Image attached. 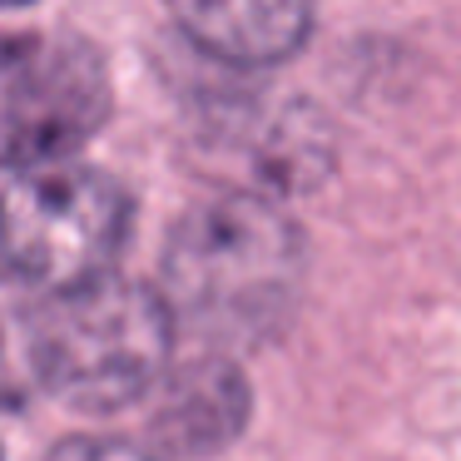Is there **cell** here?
I'll list each match as a JSON object with an SVG mask.
<instances>
[{
	"instance_id": "cell-7",
	"label": "cell",
	"mask_w": 461,
	"mask_h": 461,
	"mask_svg": "<svg viewBox=\"0 0 461 461\" xmlns=\"http://www.w3.org/2000/svg\"><path fill=\"white\" fill-rule=\"evenodd\" d=\"M31 328H35V298L25 293L21 278L0 273V407L21 402L35 387Z\"/></svg>"
},
{
	"instance_id": "cell-8",
	"label": "cell",
	"mask_w": 461,
	"mask_h": 461,
	"mask_svg": "<svg viewBox=\"0 0 461 461\" xmlns=\"http://www.w3.org/2000/svg\"><path fill=\"white\" fill-rule=\"evenodd\" d=\"M50 461H164L149 447H130V441H110V437H70L50 451Z\"/></svg>"
},
{
	"instance_id": "cell-6",
	"label": "cell",
	"mask_w": 461,
	"mask_h": 461,
	"mask_svg": "<svg viewBox=\"0 0 461 461\" xmlns=\"http://www.w3.org/2000/svg\"><path fill=\"white\" fill-rule=\"evenodd\" d=\"M169 11L203 55L239 70L288 60L312 31V0H169Z\"/></svg>"
},
{
	"instance_id": "cell-9",
	"label": "cell",
	"mask_w": 461,
	"mask_h": 461,
	"mask_svg": "<svg viewBox=\"0 0 461 461\" xmlns=\"http://www.w3.org/2000/svg\"><path fill=\"white\" fill-rule=\"evenodd\" d=\"M0 5H31V0H0Z\"/></svg>"
},
{
	"instance_id": "cell-3",
	"label": "cell",
	"mask_w": 461,
	"mask_h": 461,
	"mask_svg": "<svg viewBox=\"0 0 461 461\" xmlns=\"http://www.w3.org/2000/svg\"><path fill=\"white\" fill-rule=\"evenodd\" d=\"M130 233V199L100 169L41 164L0 189V258L31 288H80L104 278Z\"/></svg>"
},
{
	"instance_id": "cell-5",
	"label": "cell",
	"mask_w": 461,
	"mask_h": 461,
	"mask_svg": "<svg viewBox=\"0 0 461 461\" xmlns=\"http://www.w3.org/2000/svg\"><path fill=\"white\" fill-rule=\"evenodd\" d=\"M249 427V382L229 357L184 362L159 382V402L149 411V437L164 461L169 456H213Z\"/></svg>"
},
{
	"instance_id": "cell-4",
	"label": "cell",
	"mask_w": 461,
	"mask_h": 461,
	"mask_svg": "<svg viewBox=\"0 0 461 461\" xmlns=\"http://www.w3.org/2000/svg\"><path fill=\"white\" fill-rule=\"evenodd\" d=\"M110 114L104 60L75 35H0V169L41 164L85 144Z\"/></svg>"
},
{
	"instance_id": "cell-1",
	"label": "cell",
	"mask_w": 461,
	"mask_h": 461,
	"mask_svg": "<svg viewBox=\"0 0 461 461\" xmlns=\"http://www.w3.org/2000/svg\"><path fill=\"white\" fill-rule=\"evenodd\" d=\"M303 239L258 194H219L174 223L164 249V308L209 342H263L293 312Z\"/></svg>"
},
{
	"instance_id": "cell-2",
	"label": "cell",
	"mask_w": 461,
	"mask_h": 461,
	"mask_svg": "<svg viewBox=\"0 0 461 461\" xmlns=\"http://www.w3.org/2000/svg\"><path fill=\"white\" fill-rule=\"evenodd\" d=\"M174 318L159 293L130 278H90L35 303V387L80 411H120L164 382Z\"/></svg>"
}]
</instances>
